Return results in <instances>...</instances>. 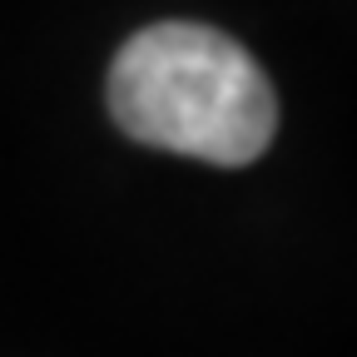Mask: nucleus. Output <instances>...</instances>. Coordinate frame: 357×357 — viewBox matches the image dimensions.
Segmentation results:
<instances>
[{
	"label": "nucleus",
	"instance_id": "obj_1",
	"mask_svg": "<svg viewBox=\"0 0 357 357\" xmlns=\"http://www.w3.org/2000/svg\"><path fill=\"white\" fill-rule=\"evenodd\" d=\"M109 114L149 149L243 169L278 134V95L234 35L194 20H159L119 45Z\"/></svg>",
	"mask_w": 357,
	"mask_h": 357
}]
</instances>
